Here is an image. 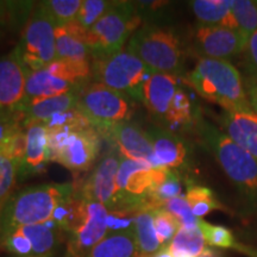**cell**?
I'll return each mask as SVG.
<instances>
[{
  "mask_svg": "<svg viewBox=\"0 0 257 257\" xmlns=\"http://www.w3.org/2000/svg\"><path fill=\"white\" fill-rule=\"evenodd\" d=\"M182 80L201 98L219 105L225 111H252L242 75L230 61L199 59Z\"/></svg>",
  "mask_w": 257,
  "mask_h": 257,
  "instance_id": "obj_1",
  "label": "cell"
},
{
  "mask_svg": "<svg viewBox=\"0 0 257 257\" xmlns=\"http://www.w3.org/2000/svg\"><path fill=\"white\" fill-rule=\"evenodd\" d=\"M195 130L199 141L214 156L234 187L257 207V161L200 115L195 119Z\"/></svg>",
  "mask_w": 257,
  "mask_h": 257,
  "instance_id": "obj_2",
  "label": "cell"
},
{
  "mask_svg": "<svg viewBox=\"0 0 257 257\" xmlns=\"http://www.w3.org/2000/svg\"><path fill=\"white\" fill-rule=\"evenodd\" d=\"M75 193L72 184H46L21 189L10 197L0 212V239L22 226L42 224Z\"/></svg>",
  "mask_w": 257,
  "mask_h": 257,
  "instance_id": "obj_3",
  "label": "cell"
},
{
  "mask_svg": "<svg viewBox=\"0 0 257 257\" xmlns=\"http://www.w3.org/2000/svg\"><path fill=\"white\" fill-rule=\"evenodd\" d=\"M142 17L136 3L115 2L113 8L88 30L75 21L66 27L88 47L93 59H101L123 50L124 44L140 29Z\"/></svg>",
  "mask_w": 257,
  "mask_h": 257,
  "instance_id": "obj_4",
  "label": "cell"
},
{
  "mask_svg": "<svg viewBox=\"0 0 257 257\" xmlns=\"http://www.w3.org/2000/svg\"><path fill=\"white\" fill-rule=\"evenodd\" d=\"M127 51L153 73L185 75V50L176 32L156 24H144L127 42Z\"/></svg>",
  "mask_w": 257,
  "mask_h": 257,
  "instance_id": "obj_5",
  "label": "cell"
},
{
  "mask_svg": "<svg viewBox=\"0 0 257 257\" xmlns=\"http://www.w3.org/2000/svg\"><path fill=\"white\" fill-rule=\"evenodd\" d=\"M169 170L121 157L117 174V195L113 211L153 210V193L167 178Z\"/></svg>",
  "mask_w": 257,
  "mask_h": 257,
  "instance_id": "obj_6",
  "label": "cell"
},
{
  "mask_svg": "<svg viewBox=\"0 0 257 257\" xmlns=\"http://www.w3.org/2000/svg\"><path fill=\"white\" fill-rule=\"evenodd\" d=\"M153 72L140 59L121 50L111 56L93 59V82L125 94L133 101L142 102L143 87Z\"/></svg>",
  "mask_w": 257,
  "mask_h": 257,
  "instance_id": "obj_7",
  "label": "cell"
},
{
  "mask_svg": "<svg viewBox=\"0 0 257 257\" xmlns=\"http://www.w3.org/2000/svg\"><path fill=\"white\" fill-rule=\"evenodd\" d=\"M78 108L96 131L130 121L134 104L128 96L101 83L89 82L79 91Z\"/></svg>",
  "mask_w": 257,
  "mask_h": 257,
  "instance_id": "obj_8",
  "label": "cell"
},
{
  "mask_svg": "<svg viewBox=\"0 0 257 257\" xmlns=\"http://www.w3.org/2000/svg\"><path fill=\"white\" fill-rule=\"evenodd\" d=\"M55 28L46 9L36 5L16 47L28 72L47 68L57 60Z\"/></svg>",
  "mask_w": 257,
  "mask_h": 257,
  "instance_id": "obj_9",
  "label": "cell"
},
{
  "mask_svg": "<svg viewBox=\"0 0 257 257\" xmlns=\"http://www.w3.org/2000/svg\"><path fill=\"white\" fill-rule=\"evenodd\" d=\"M51 161L75 173L88 170L100 152V135L94 127L78 131L48 130Z\"/></svg>",
  "mask_w": 257,
  "mask_h": 257,
  "instance_id": "obj_10",
  "label": "cell"
},
{
  "mask_svg": "<svg viewBox=\"0 0 257 257\" xmlns=\"http://www.w3.org/2000/svg\"><path fill=\"white\" fill-rule=\"evenodd\" d=\"M246 41L236 29L199 24L192 34L191 48L199 59L230 61L243 54Z\"/></svg>",
  "mask_w": 257,
  "mask_h": 257,
  "instance_id": "obj_11",
  "label": "cell"
},
{
  "mask_svg": "<svg viewBox=\"0 0 257 257\" xmlns=\"http://www.w3.org/2000/svg\"><path fill=\"white\" fill-rule=\"evenodd\" d=\"M121 156L115 149L108 152L94 167L92 174L85 180L76 194L86 201H94L104 205L108 211L115 207L117 195V174Z\"/></svg>",
  "mask_w": 257,
  "mask_h": 257,
  "instance_id": "obj_12",
  "label": "cell"
},
{
  "mask_svg": "<svg viewBox=\"0 0 257 257\" xmlns=\"http://www.w3.org/2000/svg\"><path fill=\"white\" fill-rule=\"evenodd\" d=\"M98 134L110 141L121 157L148 163L155 168H162L157 162L146 130H142L136 124L124 121L99 131Z\"/></svg>",
  "mask_w": 257,
  "mask_h": 257,
  "instance_id": "obj_13",
  "label": "cell"
},
{
  "mask_svg": "<svg viewBox=\"0 0 257 257\" xmlns=\"http://www.w3.org/2000/svg\"><path fill=\"white\" fill-rule=\"evenodd\" d=\"M108 210L104 205L86 201V213L82 223L69 234L68 253L72 257H87L91 250L107 236Z\"/></svg>",
  "mask_w": 257,
  "mask_h": 257,
  "instance_id": "obj_14",
  "label": "cell"
},
{
  "mask_svg": "<svg viewBox=\"0 0 257 257\" xmlns=\"http://www.w3.org/2000/svg\"><path fill=\"white\" fill-rule=\"evenodd\" d=\"M28 69L15 49L0 56V110H18L25 95Z\"/></svg>",
  "mask_w": 257,
  "mask_h": 257,
  "instance_id": "obj_15",
  "label": "cell"
},
{
  "mask_svg": "<svg viewBox=\"0 0 257 257\" xmlns=\"http://www.w3.org/2000/svg\"><path fill=\"white\" fill-rule=\"evenodd\" d=\"M51 161L48 146V130L42 123L31 124L25 128L23 159L18 167V178L27 179L46 170Z\"/></svg>",
  "mask_w": 257,
  "mask_h": 257,
  "instance_id": "obj_16",
  "label": "cell"
},
{
  "mask_svg": "<svg viewBox=\"0 0 257 257\" xmlns=\"http://www.w3.org/2000/svg\"><path fill=\"white\" fill-rule=\"evenodd\" d=\"M160 167L172 170L187 165L189 152L184 140L168 128L152 126L146 130Z\"/></svg>",
  "mask_w": 257,
  "mask_h": 257,
  "instance_id": "obj_17",
  "label": "cell"
},
{
  "mask_svg": "<svg viewBox=\"0 0 257 257\" xmlns=\"http://www.w3.org/2000/svg\"><path fill=\"white\" fill-rule=\"evenodd\" d=\"M220 130L257 161V114L255 112L221 111Z\"/></svg>",
  "mask_w": 257,
  "mask_h": 257,
  "instance_id": "obj_18",
  "label": "cell"
},
{
  "mask_svg": "<svg viewBox=\"0 0 257 257\" xmlns=\"http://www.w3.org/2000/svg\"><path fill=\"white\" fill-rule=\"evenodd\" d=\"M178 89L176 76L153 73L143 87L142 104L154 117L163 123Z\"/></svg>",
  "mask_w": 257,
  "mask_h": 257,
  "instance_id": "obj_19",
  "label": "cell"
},
{
  "mask_svg": "<svg viewBox=\"0 0 257 257\" xmlns=\"http://www.w3.org/2000/svg\"><path fill=\"white\" fill-rule=\"evenodd\" d=\"M79 92H69L51 98L36 99L18 107L19 113L23 118L25 127L31 124H44L53 115L60 112H66L78 106Z\"/></svg>",
  "mask_w": 257,
  "mask_h": 257,
  "instance_id": "obj_20",
  "label": "cell"
},
{
  "mask_svg": "<svg viewBox=\"0 0 257 257\" xmlns=\"http://www.w3.org/2000/svg\"><path fill=\"white\" fill-rule=\"evenodd\" d=\"M25 125L18 110H0V155L21 163L25 146Z\"/></svg>",
  "mask_w": 257,
  "mask_h": 257,
  "instance_id": "obj_21",
  "label": "cell"
},
{
  "mask_svg": "<svg viewBox=\"0 0 257 257\" xmlns=\"http://www.w3.org/2000/svg\"><path fill=\"white\" fill-rule=\"evenodd\" d=\"M69 92H79V89L74 87L72 83L53 75L47 68L37 72H28L25 95L22 104H27L36 99L66 94Z\"/></svg>",
  "mask_w": 257,
  "mask_h": 257,
  "instance_id": "obj_22",
  "label": "cell"
},
{
  "mask_svg": "<svg viewBox=\"0 0 257 257\" xmlns=\"http://www.w3.org/2000/svg\"><path fill=\"white\" fill-rule=\"evenodd\" d=\"M189 4L200 25L236 29L231 14V0H194Z\"/></svg>",
  "mask_w": 257,
  "mask_h": 257,
  "instance_id": "obj_23",
  "label": "cell"
},
{
  "mask_svg": "<svg viewBox=\"0 0 257 257\" xmlns=\"http://www.w3.org/2000/svg\"><path fill=\"white\" fill-rule=\"evenodd\" d=\"M134 231L137 245L136 257H153L162 248L154 224V210H141L135 213Z\"/></svg>",
  "mask_w": 257,
  "mask_h": 257,
  "instance_id": "obj_24",
  "label": "cell"
},
{
  "mask_svg": "<svg viewBox=\"0 0 257 257\" xmlns=\"http://www.w3.org/2000/svg\"><path fill=\"white\" fill-rule=\"evenodd\" d=\"M28 237L32 245V255L35 257H50L57 246V226L53 219L42 224L28 225L18 227Z\"/></svg>",
  "mask_w": 257,
  "mask_h": 257,
  "instance_id": "obj_25",
  "label": "cell"
},
{
  "mask_svg": "<svg viewBox=\"0 0 257 257\" xmlns=\"http://www.w3.org/2000/svg\"><path fill=\"white\" fill-rule=\"evenodd\" d=\"M135 231L110 233L91 250L87 257H136Z\"/></svg>",
  "mask_w": 257,
  "mask_h": 257,
  "instance_id": "obj_26",
  "label": "cell"
},
{
  "mask_svg": "<svg viewBox=\"0 0 257 257\" xmlns=\"http://www.w3.org/2000/svg\"><path fill=\"white\" fill-rule=\"evenodd\" d=\"M55 36L57 60L92 62L93 56L91 50L66 25H56Z\"/></svg>",
  "mask_w": 257,
  "mask_h": 257,
  "instance_id": "obj_27",
  "label": "cell"
},
{
  "mask_svg": "<svg viewBox=\"0 0 257 257\" xmlns=\"http://www.w3.org/2000/svg\"><path fill=\"white\" fill-rule=\"evenodd\" d=\"M205 240L200 227H180L168 250L173 257H199L205 250Z\"/></svg>",
  "mask_w": 257,
  "mask_h": 257,
  "instance_id": "obj_28",
  "label": "cell"
},
{
  "mask_svg": "<svg viewBox=\"0 0 257 257\" xmlns=\"http://www.w3.org/2000/svg\"><path fill=\"white\" fill-rule=\"evenodd\" d=\"M199 227H200L204 238L206 243H208V245L223 249L238 250L239 252L245 253L249 257H257V250L237 242L231 230L226 229V227L206 223L201 219L199 220Z\"/></svg>",
  "mask_w": 257,
  "mask_h": 257,
  "instance_id": "obj_29",
  "label": "cell"
},
{
  "mask_svg": "<svg viewBox=\"0 0 257 257\" xmlns=\"http://www.w3.org/2000/svg\"><path fill=\"white\" fill-rule=\"evenodd\" d=\"M195 119H197V114H194V110H193V105L188 93L179 87L163 124L168 126V130L173 131L175 130V127L192 125L193 123H195Z\"/></svg>",
  "mask_w": 257,
  "mask_h": 257,
  "instance_id": "obj_30",
  "label": "cell"
},
{
  "mask_svg": "<svg viewBox=\"0 0 257 257\" xmlns=\"http://www.w3.org/2000/svg\"><path fill=\"white\" fill-rule=\"evenodd\" d=\"M185 198L191 206L193 214L197 218L206 216L214 210H225L214 193L205 186L189 185Z\"/></svg>",
  "mask_w": 257,
  "mask_h": 257,
  "instance_id": "obj_31",
  "label": "cell"
},
{
  "mask_svg": "<svg viewBox=\"0 0 257 257\" xmlns=\"http://www.w3.org/2000/svg\"><path fill=\"white\" fill-rule=\"evenodd\" d=\"M231 14L236 29L248 40L257 30V2L231 0Z\"/></svg>",
  "mask_w": 257,
  "mask_h": 257,
  "instance_id": "obj_32",
  "label": "cell"
},
{
  "mask_svg": "<svg viewBox=\"0 0 257 257\" xmlns=\"http://www.w3.org/2000/svg\"><path fill=\"white\" fill-rule=\"evenodd\" d=\"M35 8V2L0 0V25H8L15 30L25 27Z\"/></svg>",
  "mask_w": 257,
  "mask_h": 257,
  "instance_id": "obj_33",
  "label": "cell"
},
{
  "mask_svg": "<svg viewBox=\"0 0 257 257\" xmlns=\"http://www.w3.org/2000/svg\"><path fill=\"white\" fill-rule=\"evenodd\" d=\"M40 4L46 9L56 25H66L76 19L82 0H48Z\"/></svg>",
  "mask_w": 257,
  "mask_h": 257,
  "instance_id": "obj_34",
  "label": "cell"
},
{
  "mask_svg": "<svg viewBox=\"0 0 257 257\" xmlns=\"http://www.w3.org/2000/svg\"><path fill=\"white\" fill-rule=\"evenodd\" d=\"M47 130L54 131V130H67V131H78L83 130V128L93 127L89 121L86 119V117L81 113L79 110L78 106L72 110H68L66 112H60L47 120L46 123Z\"/></svg>",
  "mask_w": 257,
  "mask_h": 257,
  "instance_id": "obj_35",
  "label": "cell"
},
{
  "mask_svg": "<svg viewBox=\"0 0 257 257\" xmlns=\"http://www.w3.org/2000/svg\"><path fill=\"white\" fill-rule=\"evenodd\" d=\"M114 4L115 2L110 0H82L81 9L75 22L85 30H88L99 19L104 17Z\"/></svg>",
  "mask_w": 257,
  "mask_h": 257,
  "instance_id": "obj_36",
  "label": "cell"
},
{
  "mask_svg": "<svg viewBox=\"0 0 257 257\" xmlns=\"http://www.w3.org/2000/svg\"><path fill=\"white\" fill-rule=\"evenodd\" d=\"M182 185L181 180L176 170H169L167 178L155 188L152 197V208L159 210L162 208L166 201L181 197Z\"/></svg>",
  "mask_w": 257,
  "mask_h": 257,
  "instance_id": "obj_37",
  "label": "cell"
},
{
  "mask_svg": "<svg viewBox=\"0 0 257 257\" xmlns=\"http://www.w3.org/2000/svg\"><path fill=\"white\" fill-rule=\"evenodd\" d=\"M18 179V163L8 156L0 155V212L14 194Z\"/></svg>",
  "mask_w": 257,
  "mask_h": 257,
  "instance_id": "obj_38",
  "label": "cell"
},
{
  "mask_svg": "<svg viewBox=\"0 0 257 257\" xmlns=\"http://www.w3.org/2000/svg\"><path fill=\"white\" fill-rule=\"evenodd\" d=\"M154 224H155L156 234L161 246H167V244L169 245V243L181 227L179 220L163 208L154 210Z\"/></svg>",
  "mask_w": 257,
  "mask_h": 257,
  "instance_id": "obj_39",
  "label": "cell"
},
{
  "mask_svg": "<svg viewBox=\"0 0 257 257\" xmlns=\"http://www.w3.org/2000/svg\"><path fill=\"white\" fill-rule=\"evenodd\" d=\"M162 208L167 212H169L170 214H173L179 220L181 227L193 229V227L199 226V220L200 219L193 214L191 206H189V204L185 197L170 199V200L165 202Z\"/></svg>",
  "mask_w": 257,
  "mask_h": 257,
  "instance_id": "obj_40",
  "label": "cell"
},
{
  "mask_svg": "<svg viewBox=\"0 0 257 257\" xmlns=\"http://www.w3.org/2000/svg\"><path fill=\"white\" fill-rule=\"evenodd\" d=\"M135 213L136 212L127 211H112L108 212L106 224H107V232L111 233L124 232V231L134 230Z\"/></svg>",
  "mask_w": 257,
  "mask_h": 257,
  "instance_id": "obj_41",
  "label": "cell"
},
{
  "mask_svg": "<svg viewBox=\"0 0 257 257\" xmlns=\"http://www.w3.org/2000/svg\"><path fill=\"white\" fill-rule=\"evenodd\" d=\"M243 54L249 78L257 80V30L246 41Z\"/></svg>",
  "mask_w": 257,
  "mask_h": 257,
  "instance_id": "obj_42",
  "label": "cell"
},
{
  "mask_svg": "<svg viewBox=\"0 0 257 257\" xmlns=\"http://www.w3.org/2000/svg\"><path fill=\"white\" fill-rule=\"evenodd\" d=\"M245 89L251 110L257 114V80L252 78L246 79Z\"/></svg>",
  "mask_w": 257,
  "mask_h": 257,
  "instance_id": "obj_43",
  "label": "cell"
},
{
  "mask_svg": "<svg viewBox=\"0 0 257 257\" xmlns=\"http://www.w3.org/2000/svg\"><path fill=\"white\" fill-rule=\"evenodd\" d=\"M199 257H224L223 253L218 250L211 249V248H205L204 251L201 252V255Z\"/></svg>",
  "mask_w": 257,
  "mask_h": 257,
  "instance_id": "obj_44",
  "label": "cell"
},
{
  "mask_svg": "<svg viewBox=\"0 0 257 257\" xmlns=\"http://www.w3.org/2000/svg\"><path fill=\"white\" fill-rule=\"evenodd\" d=\"M153 257H173L172 253L169 252L168 246H162Z\"/></svg>",
  "mask_w": 257,
  "mask_h": 257,
  "instance_id": "obj_45",
  "label": "cell"
},
{
  "mask_svg": "<svg viewBox=\"0 0 257 257\" xmlns=\"http://www.w3.org/2000/svg\"><path fill=\"white\" fill-rule=\"evenodd\" d=\"M2 35H3V31H2V28H0V37H2Z\"/></svg>",
  "mask_w": 257,
  "mask_h": 257,
  "instance_id": "obj_46",
  "label": "cell"
},
{
  "mask_svg": "<svg viewBox=\"0 0 257 257\" xmlns=\"http://www.w3.org/2000/svg\"><path fill=\"white\" fill-rule=\"evenodd\" d=\"M66 257H72V256H70V255H69V253H67V255H66Z\"/></svg>",
  "mask_w": 257,
  "mask_h": 257,
  "instance_id": "obj_47",
  "label": "cell"
},
{
  "mask_svg": "<svg viewBox=\"0 0 257 257\" xmlns=\"http://www.w3.org/2000/svg\"><path fill=\"white\" fill-rule=\"evenodd\" d=\"M30 257H35V256H30Z\"/></svg>",
  "mask_w": 257,
  "mask_h": 257,
  "instance_id": "obj_48",
  "label": "cell"
}]
</instances>
